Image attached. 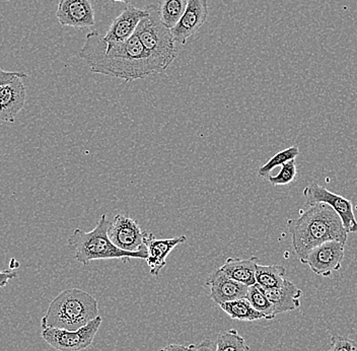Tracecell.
<instances>
[{"instance_id":"6da1fadb","label":"cell","mask_w":357,"mask_h":351,"mask_svg":"<svg viewBox=\"0 0 357 351\" xmlns=\"http://www.w3.org/2000/svg\"><path fill=\"white\" fill-rule=\"evenodd\" d=\"M78 56L93 73L125 82L144 80L167 70L162 62L144 48L135 33L121 43L108 44L104 36L93 31L86 35Z\"/></svg>"},{"instance_id":"7a4b0ae2","label":"cell","mask_w":357,"mask_h":351,"mask_svg":"<svg viewBox=\"0 0 357 351\" xmlns=\"http://www.w3.org/2000/svg\"><path fill=\"white\" fill-rule=\"evenodd\" d=\"M289 227L292 247L303 264L317 246L328 241H338L345 245L348 238L340 216L325 203L305 205L296 220L289 221Z\"/></svg>"},{"instance_id":"3957f363","label":"cell","mask_w":357,"mask_h":351,"mask_svg":"<svg viewBox=\"0 0 357 351\" xmlns=\"http://www.w3.org/2000/svg\"><path fill=\"white\" fill-rule=\"evenodd\" d=\"M99 316V304L95 297L84 290L69 288L51 301L41 320V329L75 331Z\"/></svg>"},{"instance_id":"277c9868","label":"cell","mask_w":357,"mask_h":351,"mask_svg":"<svg viewBox=\"0 0 357 351\" xmlns=\"http://www.w3.org/2000/svg\"><path fill=\"white\" fill-rule=\"evenodd\" d=\"M111 221L102 214L98 221L97 227L91 232L75 230L67 241V246L75 252V258L78 262L89 265L91 261L105 259H121L126 263L130 259H146L149 256L146 248L136 252H127L116 247L108 236Z\"/></svg>"},{"instance_id":"5b68a950","label":"cell","mask_w":357,"mask_h":351,"mask_svg":"<svg viewBox=\"0 0 357 351\" xmlns=\"http://www.w3.org/2000/svg\"><path fill=\"white\" fill-rule=\"evenodd\" d=\"M145 8L149 15L138 24L135 35L144 48L167 69L178 55L173 33L171 29L160 21L158 6L149 4Z\"/></svg>"},{"instance_id":"8992f818","label":"cell","mask_w":357,"mask_h":351,"mask_svg":"<svg viewBox=\"0 0 357 351\" xmlns=\"http://www.w3.org/2000/svg\"><path fill=\"white\" fill-rule=\"evenodd\" d=\"M102 323V317L99 316L75 331L46 328L42 329V338L58 351H82L93 344Z\"/></svg>"},{"instance_id":"52a82bcc","label":"cell","mask_w":357,"mask_h":351,"mask_svg":"<svg viewBox=\"0 0 357 351\" xmlns=\"http://www.w3.org/2000/svg\"><path fill=\"white\" fill-rule=\"evenodd\" d=\"M303 196L307 200L305 205L325 203L338 214L342 220L347 232H357V221L354 216V205L351 201L329 191L327 188L321 186L318 183H312L303 190Z\"/></svg>"},{"instance_id":"ba28073f","label":"cell","mask_w":357,"mask_h":351,"mask_svg":"<svg viewBox=\"0 0 357 351\" xmlns=\"http://www.w3.org/2000/svg\"><path fill=\"white\" fill-rule=\"evenodd\" d=\"M147 231H142L137 221L124 214H117L113 218L108 230L112 243L127 252H136L144 249Z\"/></svg>"},{"instance_id":"9c48e42d","label":"cell","mask_w":357,"mask_h":351,"mask_svg":"<svg viewBox=\"0 0 357 351\" xmlns=\"http://www.w3.org/2000/svg\"><path fill=\"white\" fill-rule=\"evenodd\" d=\"M344 244L338 241H328L309 253L305 264L312 272L324 277H329L333 272L340 270L344 259Z\"/></svg>"},{"instance_id":"30bf717a","label":"cell","mask_w":357,"mask_h":351,"mask_svg":"<svg viewBox=\"0 0 357 351\" xmlns=\"http://www.w3.org/2000/svg\"><path fill=\"white\" fill-rule=\"evenodd\" d=\"M56 17L61 26L77 30L95 26V10L91 0H59Z\"/></svg>"},{"instance_id":"8fae6325","label":"cell","mask_w":357,"mask_h":351,"mask_svg":"<svg viewBox=\"0 0 357 351\" xmlns=\"http://www.w3.org/2000/svg\"><path fill=\"white\" fill-rule=\"evenodd\" d=\"M208 17L207 0H188L186 10L178 24L171 29L174 40L183 45L202 28Z\"/></svg>"},{"instance_id":"7c38bea8","label":"cell","mask_w":357,"mask_h":351,"mask_svg":"<svg viewBox=\"0 0 357 351\" xmlns=\"http://www.w3.org/2000/svg\"><path fill=\"white\" fill-rule=\"evenodd\" d=\"M26 89L22 78L0 88V124H11L26 105Z\"/></svg>"},{"instance_id":"4fadbf2b","label":"cell","mask_w":357,"mask_h":351,"mask_svg":"<svg viewBox=\"0 0 357 351\" xmlns=\"http://www.w3.org/2000/svg\"><path fill=\"white\" fill-rule=\"evenodd\" d=\"M146 8L139 10L132 6H127L119 15L112 22L108 32L104 36L108 44H117L126 41L135 33L138 24L147 17Z\"/></svg>"},{"instance_id":"5bb4252c","label":"cell","mask_w":357,"mask_h":351,"mask_svg":"<svg viewBox=\"0 0 357 351\" xmlns=\"http://www.w3.org/2000/svg\"><path fill=\"white\" fill-rule=\"evenodd\" d=\"M186 236L176 237L171 239H156L153 232H146L144 245L149 256L145 259L149 267V272L153 276L158 275L167 265V258L171 252L180 244L185 243Z\"/></svg>"},{"instance_id":"9a60e30c","label":"cell","mask_w":357,"mask_h":351,"mask_svg":"<svg viewBox=\"0 0 357 351\" xmlns=\"http://www.w3.org/2000/svg\"><path fill=\"white\" fill-rule=\"evenodd\" d=\"M206 285L211 288L209 297L218 306L227 301L244 299L247 297L248 290H249V286L234 281L220 269L215 270L209 275Z\"/></svg>"},{"instance_id":"2e32d148","label":"cell","mask_w":357,"mask_h":351,"mask_svg":"<svg viewBox=\"0 0 357 351\" xmlns=\"http://www.w3.org/2000/svg\"><path fill=\"white\" fill-rule=\"evenodd\" d=\"M260 288L269 299L270 303L273 305L275 315L291 312L300 308L303 290L287 279H285L284 283L278 287Z\"/></svg>"},{"instance_id":"e0dca14e","label":"cell","mask_w":357,"mask_h":351,"mask_svg":"<svg viewBox=\"0 0 357 351\" xmlns=\"http://www.w3.org/2000/svg\"><path fill=\"white\" fill-rule=\"evenodd\" d=\"M258 257L250 259L227 258L220 268L227 276L234 281L247 286L256 285V268L258 265Z\"/></svg>"},{"instance_id":"ac0fdd59","label":"cell","mask_w":357,"mask_h":351,"mask_svg":"<svg viewBox=\"0 0 357 351\" xmlns=\"http://www.w3.org/2000/svg\"><path fill=\"white\" fill-rule=\"evenodd\" d=\"M220 308L233 320L244 322H255L258 320L265 319L264 315L259 313L252 307L250 301L245 297L236 299V301H227L220 305Z\"/></svg>"},{"instance_id":"d6986e66","label":"cell","mask_w":357,"mask_h":351,"mask_svg":"<svg viewBox=\"0 0 357 351\" xmlns=\"http://www.w3.org/2000/svg\"><path fill=\"white\" fill-rule=\"evenodd\" d=\"M188 0H158V15L167 28L173 29L186 10Z\"/></svg>"},{"instance_id":"ffe728a7","label":"cell","mask_w":357,"mask_h":351,"mask_svg":"<svg viewBox=\"0 0 357 351\" xmlns=\"http://www.w3.org/2000/svg\"><path fill=\"white\" fill-rule=\"evenodd\" d=\"M285 268L280 265H257L256 283L262 288L280 286L285 281Z\"/></svg>"},{"instance_id":"44dd1931","label":"cell","mask_w":357,"mask_h":351,"mask_svg":"<svg viewBox=\"0 0 357 351\" xmlns=\"http://www.w3.org/2000/svg\"><path fill=\"white\" fill-rule=\"evenodd\" d=\"M245 299L250 301L252 307L258 311L261 314L264 315L265 320H273L275 318V311H274L273 305L270 303L269 299L265 296L264 292L261 290L260 286L254 285L249 286L247 297Z\"/></svg>"},{"instance_id":"7402d4cb","label":"cell","mask_w":357,"mask_h":351,"mask_svg":"<svg viewBox=\"0 0 357 351\" xmlns=\"http://www.w3.org/2000/svg\"><path fill=\"white\" fill-rule=\"evenodd\" d=\"M216 351H250L244 337L234 329L223 331L216 341Z\"/></svg>"},{"instance_id":"603a6c76","label":"cell","mask_w":357,"mask_h":351,"mask_svg":"<svg viewBox=\"0 0 357 351\" xmlns=\"http://www.w3.org/2000/svg\"><path fill=\"white\" fill-rule=\"evenodd\" d=\"M300 156V149L298 147H290L289 149L278 151L275 156H272L266 164L263 165L258 170V175L262 178H268L269 174L279 165L287 164L291 160H296V156Z\"/></svg>"},{"instance_id":"cb8c5ba5","label":"cell","mask_w":357,"mask_h":351,"mask_svg":"<svg viewBox=\"0 0 357 351\" xmlns=\"http://www.w3.org/2000/svg\"><path fill=\"white\" fill-rule=\"evenodd\" d=\"M296 177V160H289L287 164L281 165L280 172L275 176L268 177V181L273 186H283L289 185L294 181Z\"/></svg>"},{"instance_id":"d4e9b609","label":"cell","mask_w":357,"mask_h":351,"mask_svg":"<svg viewBox=\"0 0 357 351\" xmlns=\"http://www.w3.org/2000/svg\"><path fill=\"white\" fill-rule=\"evenodd\" d=\"M330 351H357V343L352 339L340 335H334L331 338Z\"/></svg>"},{"instance_id":"484cf974","label":"cell","mask_w":357,"mask_h":351,"mask_svg":"<svg viewBox=\"0 0 357 351\" xmlns=\"http://www.w3.org/2000/svg\"><path fill=\"white\" fill-rule=\"evenodd\" d=\"M17 77L24 78L28 77V75L24 73H19V71H6L0 68V88L13 82Z\"/></svg>"},{"instance_id":"4316f807","label":"cell","mask_w":357,"mask_h":351,"mask_svg":"<svg viewBox=\"0 0 357 351\" xmlns=\"http://www.w3.org/2000/svg\"><path fill=\"white\" fill-rule=\"evenodd\" d=\"M189 346L190 351H216V341H212L211 339H205Z\"/></svg>"},{"instance_id":"83f0119b","label":"cell","mask_w":357,"mask_h":351,"mask_svg":"<svg viewBox=\"0 0 357 351\" xmlns=\"http://www.w3.org/2000/svg\"><path fill=\"white\" fill-rule=\"evenodd\" d=\"M17 274L15 270L8 269L0 271V288L6 287L11 279L17 278Z\"/></svg>"},{"instance_id":"f1b7e54d","label":"cell","mask_w":357,"mask_h":351,"mask_svg":"<svg viewBox=\"0 0 357 351\" xmlns=\"http://www.w3.org/2000/svg\"><path fill=\"white\" fill-rule=\"evenodd\" d=\"M158 351H190V346L184 344H169Z\"/></svg>"},{"instance_id":"f546056e","label":"cell","mask_w":357,"mask_h":351,"mask_svg":"<svg viewBox=\"0 0 357 351\" xmlns=\"http://www.w3.org/2000/svg\"><path fill=\"white\" fill-rule=\"evenodd\" d=\"M109 1H118L123 2V3L129 4L131 1H132V0H109Z\"/></svg>"},{"instance_id":"4dcf8cb0","label":"cell","mask_w":357,"mask_h":351,"mask_svg":"<svg viewBox=\"0 0 357 351\" xmlns=\"http://www.w3.org/2000/svg\"><path fill=\"white\" fill-rule=\"evenodd\" d=\"M198 1H199V0H198Z\"/></svg>"}]
</instances>
